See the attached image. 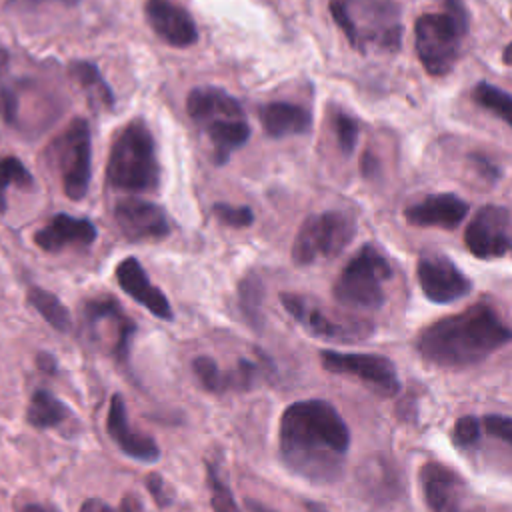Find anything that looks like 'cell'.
Wrapping results in <instances>:
<instances>
[{
	"label": "cell",
	"instance_id": "obj_1",
	"mask_svg": "<svg viewBox=\"0 0 512 512\" xmlns=\"http://www.w3.org/2000/svg\"><path fill=\"white\" fill-rule=\"evenodd\" d=\"M348 450L350 428L328 400H298L282 412L278 454L294 476L310 484H332L344 472Z\"/></svg>",
	"mask_w": 512,
	"mask_h": 512
},
{
	"label": "cell",
	"instance_id": "obj_2",
	"mask_svg": "<svg viewBox=\"0 0 512 512\" xmlns=\"http://www.w3.org/2000/svg\"><path fill=\"white\" fill-rule=\"evenodd\" d=\"M512 342V328L484 302L444 316L416 336L418 354L440 368H470Z\"/></svg>",
	"mask_w": 512,
	"mask_h": 512
},
{
	"label": "cell",
	"instance_id": "obj_3",
	"mask_svg": "<svg viewBox=\"0 0 512 512\" xmlns=\"http://www.w3.org/2000/svg\"><path fill=\"white\" fill-rule=\"evenodd\" d=\"M336 26L360 54H396L402 46V8L396 0H328Z\"/></svg>",
	"mask_w": 512,
	"mask_h": 512
},
{
	"label": "cell",
	"instance_id": "obj_4",
	"mask_svg": "<svg viewBox=\"0 0 512 512\" xmlns=\"http://www.w3.org/2000/svg\"><path fill=\"white\" fill-rule=\"evenodd\" d=\"M106 180L116 190L150 192L160 184L156 142L142 118L124 124L110 146Z\"/></svg>",
	"mask_w": 512,
	"mask_h": 512
},
{
	"label": "cell",
	"instance_id": "obj_5",
	"mask_svg": "<svg viewBox=\"0 0 512 512\" xmlns=\"http://www.w3.org/2000/svg\"><path fill=\"white\" fill-rule=\"evenodd\" d=\"M390 278L388 258L374 244H364L338 274L332 294L346 308L376 310L384 304V282Z\"/></svg>",
	"mask_w": 512,
	"mask_h": 512
},
{
	"label": "cell",
	"instance_id": "obj_6",
	"mask_svg": "<svg viewBox=\"0 0 512 512\" xmlns=\"http://www.w3.org/2000/svg\"><path fill=\"white\" fill-rule=\"evenodd\" d=\"M468 20L450 12H426L414 22V46L420 64L430 76H446L460 58Z\"/></svg>",
	"mask_w": 512,
	"mask_h": 512
},
{
	"label": "cell",
	"instance_id": "obj_7",
	"mask_svg": "<svg viewBox=\"0 0 512 512\" xmlns=\"http://www.w3.org/2000/svg\"><path fill=\"white\" fill-rule=\"evenodd\" d=\"M48 156L58 170L64 194L80 202L92 178V136L84 118H74L48 146Z\"/></svg>",
	"mask_w": 512,
	"mask_h": 512
},
{
	"label": "cell",
	"instance_id": "obj_8",
	"mask_svg": "<svg viewBox=\"0 0 512 512\" xmlns=\"http://www.w3.org/2000/svg\"><path fill=\"white\" fill-rule=\"evenodd\" d=\"M356 220L342 210H326L308 216L292 244V260L298 266H310L316 260L338 256L354 238Z\"/></svg>",
	"mask_w": 512,
	"mask_h": 512
},
{
	"label": "cell",
	"instance_id": "obj_9",
	"mask_svg": "<svg viewBox=\"0 0 512 512\" xmlns=\"http://www.w3.org/2000/svg\"><path fill=\"white\" fill-rule=\"evenodd\" d=\"M280 302L286 312L314 338L352 344L362 342L374 334V324L370 320L332 312L308 296L282 292Z\"/></svg>",
	"mask_w": 512,
	"mask_h": 512
},
{
	"label": "cell",
	"instance_id": "obj_10",
	"mask_svg": "<svg viewBox=\"0 0 512 512\" xmlns=\"http://www.w3.org/2000/svg\"><path fill=\"white\" fill-rule=\"evenodd\" d=\"M82 326L90 342L102 344L106 340L112 358L118 364H128L136 324L116 298L106 294L86 300L82 304Z\"/></svg>",
	"mask_w": 512,
	"mask_h": 512
},
{
	"label": "cell",
	"instance_id": "obj_11",
	"mask_svg": "<svg viewBox=\"0 0 512 512\" xmlns=\"http://www.w3.org/2000/svg\"><path fill=\"white\" fill-rule=\"evenodd\" d=\"M424 502L430 512H486L470 484L442 462H426L420 472Z\"/></svg>",
	"mask_w": 512,
	"mask_h": 512
},
{
	"label": "cell",
	"instance_id": "obj_12",
	"mask_svg": "<svg viewBox=\"0 0 512 512\" xmlns=\"http://www.w3.org/2000/svg\"><path fill=\"white\" fill-rule=\"evenodd\" d=\"M320 362L324 370L340 376H350L368 386L382 398H394L400 392V378L390 358L364 352L322 350Z\"/></svg>",
	"mask_w": 512,
	"mask_h": 512
},
{
	"label": "cell",
	"instance_id": "obj_13",
	"mask_svg": "<svg viewBox=\"0 0 512 512\" xmlns=\"http://www.w3.org/2000/svg\"><path fill=\"white\" fill-rule=\"evenodd\" d=\"M464 244L480 260H494L510 254V212L496 204L478 208L464 230Z\"/></svg>",
	"mask_w": 512,
	"mask_h": 512
},
{
	"label": "cell",
	"instance_id": "obj_14",
	"mask_svg": "<svg viewBox=\"0 0 512 512\" xmlns=\"http://www.w3.org/2000/svg\"><path fill=\"white\" fill-rule=\"evenodd\" d=\"M422 294L434 304H450L470 294L472 280L444 254L422 252L416 264Z\"/></svg>",
	"mask_w": 512,
	"mask_h": 512
},
{
	"label": "cell",
	"instance_id": "obj_15",
	"mask_svg": "<svg viewBox=\"0 0 512 512\" xmlns=\"http://www.w3.org/2000/svg\"><path fill=\"white\" fill-rule=\"evenodd\" d=\"M114 220L122 236L130 242H156L170 234L166 210L148 200H120L114 206Z\"/></svg>",
	"mask_w": 512,
	"mask_h": 512
},
{
	"label": "cell",
	"instance_id": "obj_16",
	"mask_svg": "<svg viewBox=\"0 0 512 512\" xmlns=\"http://www.w3.org/2000/svg\"><path fill=\"white\" fill-rule=\"evenodd\" d=\"M144 16L152 32L174 48H188L198 42V28L190 12L174 0H146Z\"/></svg>",
	"mask_w": 512,
	"mask_h": 512
},
{
	"label": "cell",
	"instance_id": "obj_17",
	"mask_svg": "<svg viewBox=\"0 0 512 512\" xmlns=\"http://www.w3.org/2000/svg\"><path fill=\"white\" fill-rule=\"evenodd\" d=\"M468 202L452 192L428 194L420 202L404 208V218L408 224L418 228H442L454 230L468 216Z\"/></svg>",
	"mask_w": 512,
	"mask_h": 512
},
{
	"label": "cell",
	"instance_id": "obj_18",
	"mask_svg": "<svg viewBox=\"0 0 512 512\" xmlns=\"http://www.w3.org/2000/svg\"><path fill=\"white\" fill-rule=\"evenodd\" d=\"M106 430L114 444L124 452L126 456L140 460V462H156L160 458V448L154 438L134 430L128 422V410L124 404V398L120 394H114L110 398L108 416H106Z\"/></svg>",
	"mask_w": 512,
	"mask_h": 512
},
{
	"label": "cell",
	"instance_id": "obj_19",
	"mask_svg": "<svg viewBox=\"0 0 512 512\" xmlns=\"http://www.w3.org/2000/svg\"><path fill=\"white\" fill-rule=\"evenodd\" d=\"M116 282L118 286L140 306H144L150 314H154L160 320H172L174 312L160 288H156L146 270L142 268L140 260L134 256H128L118 262L116 266Z\"/></svg>",
	"mask_w": 512,
	"mask_h": 512
},
{
	"label": "cell",
	"instance_id": "obj_20",
	"mask_svg": "<svg viewBox=\"0 0 512 512\" xmlns=\"http://www.w3.org/2000/svg\"><path fill=\"white\" fill-rule=\"evenodd\" d=\"M96 240V226L88 218H76L70 214H54L34 234V242L44 252H62L70 246L86 248Z\"/></svg>",
	"mask_w": 512,
	"mask_h": 512
},
{
	"label": "cell",
	"instance_id": "obj_21",
	"mask_svg": "<svg viewBox=\"0 0 512 512\" xmlns=\"http://www.w3.org/2000/svg\"><path fill=\"white\" fill-rule=\"evenodd\" d=\"M186 112L200 126L222 118H244L240 102L216 86L192 88L186 96Z\"/></svg>",
	"mask_w": 512,
	"mask_h": 512
},
{
	"label": "cell",
	"instance_id": "obj_22",
	"mask_svg": "<svg viewBox=\"0 0 512 512\" xmlns=\"http://www.w3.org/2000/svg\"><path fill=\"white\" fill-rule=\"evenodd\" d=\"M258 118L264 132L272 138L306 134L312 128L310 110L294 102H268L258 108Z\"/></svg>",
	"mask_w": 512,
	"mask_h": 512
},
{
	"label": "cell",
	"instance_id": "obj_23",
	"mask_svg": "<svg viewBox=\"0 0 512 512\" xmlns=\"http://www.w3.org/2000/svg\"><path fill=\"white\" fill-rule=\"evenodd\" d=\"M212 142L214 148V162L218 166L226 164L232 152L240 146H244L250 138V126L244 122V118H222L214 120L206 126H202Z\"/></svg>",
	"mask_w": 512,
	"mask_h": 512
},
{
	"label": "cell",
	"instance_id": "obj_24",
	"mask_svg": "<svg viewBox=\"0 0 512 512\" xmlns=\"http://www.w3.org/2000/svg\"><path fill=\"white\" fill-rule=\"evenodd\" d=\"M70 416H72L70 408L52 392L40 388L30 396V402L26 408V422L36 430L56 428L66 420H70Z\"/></svg>",
	"mask_w": 512,
	"mask_h": 512
},
{
	"label": "cell",
	"instance_id": "obj_25",
	"mask_svg": "<svg viewBox=\"0 0 512 512\" xmlns=\"http://www.w3.org/2000/svg\"><path fill=\"white\" fill-rule=\"evenodd\" d=\"M70 78L76 80V84L84 90L92 106H100L104 110L114 108V92L108 86V82L102 78L96 64L88 60H72L68 64Z\"/></svg>",
	"mask_w": 512,
	"mask_h": 512
},
{
	"label": "cell",
	"instance_id": "obj_26",
	"mask_svg": "<svg viewBox=\"0 0 512 512\" xmlns=\"http://www.w3.org/2000/svg\"><path fill=\"white\" fill-rule=\"evenodd\" d=\"M30 306L58 332H68L70 326H72V320H70V312L68 308L62 304V300L40 288V286H30L28 288V294H26Z\"/></svg>",
	"mask_w": 512,
	"mask_h": 512
},
{
	"label": "cell",
	"instance_id": "obj_27",
	"mask_svg": "<svg viewBox=\"0 0 512 512\" xmlns=\"http://www.w3.org/2000/svg\"><path fill=\"white\" fill-rule=\"evenodd\" d=\"M262 302H264L262 280L254 272H248L238 284V306L248 326L256 332L262 328V322H264Z\"/></svg>",
	"mask_w": 512,
	"mask_h": 512
},
{
	"label": "cell",
	"instance_id": "obj_28",
	"mask_svg": "<svg viewBox=\"0 0 512 512\" xmlns=\"http://www.w3.org/2000/svg\"><path fill=\"white\" fill-rule=\"evenodd\" d=\"M470 96H472L474 104H478L486 112L500 118L512 130V94L482 80V82L474 84Z\"/></svg>",
	"mask_w": 512,
	"mask_h": 512
},
{
	"label": "cell",
	"instance_id": "obj_29",
	"mask_svg": "<svg viewBox=\"0 0 512 512\" xmlns=\"http://www.w3.org/2000/svg\"><path fill=\"white\" fill-rule=\"evenodd\" d=\"M206 484L210 490V504L214 512H242L234 500L228 482L222 476L220 462L216 458L206 460Z\"/></svg>",
	"mask_w": 512,
	"mask_h": 512
},
{
	"label": "cell",
	"instance_id": "obj_30",
	"mask_svg": "<svg viewBox=\"0 0 512 512\" xmlns=\"http://www.w3.org/2000/svg\"><path fill=\"white\" fill-rule=\"evenodd\" d=\"M32 174L16 156H2L0 158V214L6 212V190L10 186L30 188Z\"/></svg>",
	"mask_w": 512,
	"mask_h": 512
},
{
	"label": "cell",
	"instance_id": "obj_31",
	"mask_svg": "<svg viewBox=\"0 0 512 512\" xmlns=\"http://www.w3.org/2000/svg\"><path fill=\"white\" fill-rule=\"evenodd\" d=\"M330 122H332V128H334V134H336V144H338L340 152L344 156H350L356 148L358 134H360L358 120L342 108H332L330 110Z\"/></svg>",
	"mask_w": 512,
	"mask_h": 512
},
{
	"label": "cell",
	"instance_id": "obj_32",
	"mask_svg": "<svg viewBox=\"0 0 512 512\" xmlns=\"http://www.w3.org/2000/svg\"><path fill=\"white\" fill-rule=\"evenodd\" d=\"M482 438V424L480 418L474 414L460 416L450 432V440L458 450H472L480 444Z\"/></svg>",
	"mask_w": 512,
	"mask_h": 512
},
{
	"label": "cell",
	"instance_id": "obj_33",
	"mask_svg": "<svg viewBox=\"0 0 512 512\" xmlns=\"http://www.w3.org/2000/svg\"><path fill=\"white\" fill-rule=\"evenodd\" d=\"M192 372L206 392L222 394V368L214 358L196 356L192 360Z\"/></svg>",
	"mask_w": 512,
	"mask_h": 512
},
{
	"label": "cell",
	"instance_id": "obj_34",
	"mask_svg": "<svg viewBox=\"0 0 512 512\" xmlns=\"http://www.w3.org/2000/svg\"><path fill=\"white\" fill-rule=\"evenodd\" d=\"M78 512H146V510L138 496L126 494L118 506H112V504L104 502L102 498H88L82 502Z\"/></svg>",
	"mask_w": 512,
	"mask_h": 512
},
{
	"label": "cell",
	"instance_id": "obj_35",
	"mask_svg": "<svg viewBox=\"0 0 512 512\" xmlns=\"http://www.w3.org/2000/svg\"><path fill=\"white\" fill-rule=\"evenodd\" d=\"M482 434L506 444L512 448V416L506 414H484L480 418Z\"/></svg>",
	"mask_w": 512,
	"mask_h": 512
},
{
	"label": "cell",
	"instance_id": "obj_36",
	"mask_svg": "<svg viewBox=\"0 0 512 512\" xmlns=\"http://www.w3.org/2000/svg\"><path fill=\"white\" fill-rule=\"evenodd\" d=\"M212 210H214V216L224 226H230V228H246L254 222V214L248 206H232V204L218 202L214 204Z\"/></svg>",
	"mask_w": 512,
	"mask_h": 512
},
{
	"label": "cell",
	"instance_id": "obj_37",
	"mask_svg": "<svg viewBox=\"0 0 512 512\" xmlns=\"http://www.w3.org/2000/svg\"><path fill=\"white\" fill-rule=\"evenodd\" d=\"M146 488H148L150 496L154 498V502H156L160 508H164V506H168V504L172 502L170 488H168L166 480H164L160 474H156V472L148 474V476H146Z\"/></svg>",
	"mask_w": 512,
	"mask_h": 512
},
{
	"label": "cell",
	"instance_id": "obj_38",
	"mask_svg": "<svg viewBox=\"0 0 512 512\" xmlns=\"http://www.w3.org/2000/svg\"><path fill=\"white\" fill-rule=\"evenodd\" d=\"M470 162L474 164V168L478 170V174H480L484 180L496 182V180L500 178V168H498V164H496L492 158H488L486 154L474 152V154H470Z\"/></svg>",
	"mask_w": 512,
	"mask_h": 512
},
{
	"label": "cell",
	"instance_id": "obj_39",
	"mask_svg": "<svg viewBox=\"0 0 512 512\" xmlns=\"http://www.w3.org/2000/svg\"><path fill=\"white\" fill-rule=\"evenodd\" d=\"M0 110H2V116L6 122L14 124L18 120V96L8 86H4L0 90Z\"/></svg>",
	"mask_w": 512,
	"mask_h": 512
},
{
	"label": "cell",
	"instance_id": "obj_40",
	"mask_svg": "<svg viewBox=\"0 0 512 512\" xmlns=\"http://www.w3.org/2000/svg\"><path fill=\"white\" fill-rule=\"evenodd\" d=\"M14 512H58V510L54 506H50V504L18 496L14 500Z\"/></svg>",
	"mask_w": 512,
	"mask_h": 512
},
{
	"label": "cell",
	"instance_id": "obj_41",
	"mask_svg": "<svg viewBox=\"0 0 512 512\" xmlns=\"http://www.w3.org/2000/svg\"><path fill=\"white\" fill-rule=\"evenodd\" d=\"M36 364H38V368H40L42 372H46V374H56V358H54L52 354L40 352V354L36 356Z\"/></svg>",
	"mask_w": 512,
	"mask_h": 512
},
{
	"label": "cell",
	"instance_id": "obj_42",
	"mask_svg": "<svg viewBox=\"0 0 512 512\" xmlns=\"http://www.w3.org/2000/svg\"><path fill=\"white\" fill-rule=\"evenodd\" d=\"M378 170H380L378 160H376L370 152H366L364 158H362V174H364L366 178H374V176L378 174Z\"/></svg>",
	"mask_w": 512,
	"mask_h": 512
},
{
	"label": "cell",
	"instance_id": "obj_43",
	"mask_svg": "<svg viewBox=\"0 0 512 512\" xmlns=\"http://www.w3.org/2000/svg\"><path fill=\"white\" fill-rule=\"evenodd\" d=\"M244 506H246L248 512H276L274 508H270L268 504H264V502H260L256 498H246Z\"/></svg>",
	"mask_w": 512,
	"mask_h": 512
},
{
	"label": "cell",
	"instance_id": "obj_44",
	"mask_svg": "<svg viewBox=\"0 0 512 512\" xmlns=\"http://www.w3.org/2000/svg\"><path fill=\"white\" fill-rule=\"evenodd\" d=\"M26 6H38L44 2H56V4H64V6H76L80 0H20Z\"/></svg>",
	"mask_w": 512,
	"mask_h": 512
},
{
	"label": "cell",
	"instance_id": "obj_45",
	"mask_svg": "<svg viewBox=\"0 0 512 512\" xmlns=\"http://www.w3.org/2000/svg\"><path fill=\"white\" fill-rule=\"evenodd\" d=\"M502 62H504L506 66H512V42L502 50Z\"/></svg>",
	"mask_w": 512,
	"mask_h": 512
},
{
	"label": "cell",
	"instance_id": "obj_46",
	"mask_svg": "<svg viewBox=\"0 0 512 512\" xmlns=\"http://www.w3.org/2000/svg\"><path fill=\"white\" fill-rule=\"evenodd\" d=\"M6 64H8V52L0 46V72L6 68Z\"/></svg>",
	"mask_w": 512,
	"mask_h": 512
}]
</instances>
